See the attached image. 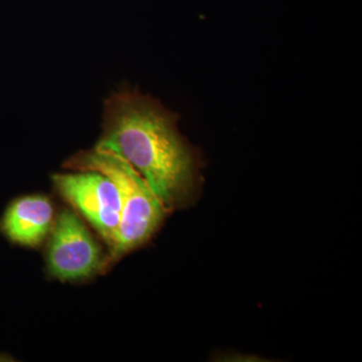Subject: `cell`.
<instances>
[{"label": "cell", "instance_id": "6da1fadb", "mask_svg": "<svg viewBox=\"0 0 362 362\" xmlns=\"http://www.w3.org/2000/svg\"><path fill=\"white\" fill-rule=\"evenodd\" d=\"M96 147L125 159L168 211L189 202L194 187L192 153L171 117L146 98L131 92L109 98Z\"/></svg>", "mask_w": 362, "mask_h": 362}, {"label": "cell", "instance_id": "7a4b0ae2", "mask_svg": "<svg viewBox=\"0 0 362 362\" xmlns=\"http://www.w3.org/2000/svg\"><path fill=\"white\" fill-rule=\"evenodd\" d=\"M66 168L97 171L113 181L121 199V220L109 262L142 246L160 226L168 209L125 159L98 147L71 157Z\"/></svg>", "mask_w": 362, "mask_h": 362}, {"label": "cell", "instance_id": "3957f363", "mask_svg": "<svg viewBox=\"0 0 362 362\" xmlns=\"http://www.w3.org/2000/svg\"><path fill=\"white\" fill-rule=\"evenodd\" d=\"M54 187L85 216L108 246H113L121 220V199L110 178L97 171L52 176Z\"/></svg>", "mask_w": 362, "mask_h": 362}, {"label": "cell", "instance_id": "277c9868", "mask_svg": "<svg viewBox=\"0 0 362 362\" xmlns=\"http://www.w3.org/2000/svg\"><path fill=\"white\" fill-rule=\"evenodd\" d=\"M47 265L49 273L62 281L89 278L106 265L96 240L80 218L68 209L59 214L52 228Z\"/></svg>", "mask_w": 362, "mask_h": 362}, {"label": "cell", "instance_id": "5b68a950", "mask_svg": "<svg viewBox=\"0 0 362 362\" xmlns=\"http://www.w3.org/2000/svg\"><path fill=\"white\" fill-rule=\"evenodd\" d=\"M54 221V206L49 199L30 195L14 199L0 220V232L11 243L35 247L47 237Z\"/></svg>", "mask_w": 362, "mask_h": 362}]
</instances>
